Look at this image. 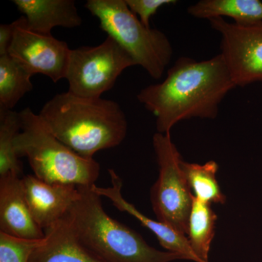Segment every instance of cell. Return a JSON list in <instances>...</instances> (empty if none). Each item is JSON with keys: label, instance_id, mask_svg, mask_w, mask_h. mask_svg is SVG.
Returning <instances> with one entry per match:
<instances>
[{"label": "cell", "instance_id": "cell-1", "mask_svg": "<svg viewBox=\"0 0 262 262\" xmlns=\"http://www.w3.org/2000/svg\"><path fill=\"white\" fill-rule=\"evenodd\" d=\"M234 88L220 53L203 61L183 56L165 80L141 90L137 99L156 117L157 132L170 134L183 120H214L221 103Z\"/></svg>", "mask_w": 262, "mask_h": 262}, {"label": "cell", "instance_id": "cell-2", "mask_svg": "<svg viewBox=\"0 0 262 262\" xmlns=\"http://www.w3.org/2000/svg\"><path fill=\"white\" fill-rule=\"evenodd\" d=\"M39 116L58 140L88 159L98 151L120 145L127 136L122 108L102 98L81 97L67 91L53 96Z\"/></svg>", "mask_w": 262, "mask_h": 262}, {"label": "cell", "instance_id": "cell-3", "mask_svg": "<svg viewBox=\"0 0 262 262\" xmlns=\"http://www.w3.org/2000/svg\"><path fill=\"white\" fill-rule=\"evenodd\" d=\"M91 187H78L80 198L67 215L82 244L101 261L185 260L178 253L151 247L134 229L112 218L103 209L101 196Z\"/></svg>", "mask_w": 262, "mask_h": 262}, {"label": "cell", "instance_id": "cell-4", "mask_svg": "<svg viewBox=\"0 0 262 262\" xmlns=\"http://www.w3.org/2000/svg\"><path fill=\"white\" fill-rule=\"evenodd\" d=\"M21 128L15 139L19 158L28 160L34 176L49 184L95 185L100 165L76 153L48 130L39 115L30 108L19 113Z\"/></svg>", "mask_w": 262, "mask_h": 262}, {"label": "cell", "instance_id": "cell-5", "mask_svg": "<svg viewBox=\"0 0 262 262\" xmlns=\"http://www.w3.org/2000/svg\"><path fill=\"white\" fill-rule=\"evenodd\" d=\"M84 7L136 65L155 80L163 77L173 54L171 43L163 32L145 27L129 9L125 0H89Z\"/></svg>", "mask_w": 262, "mask_h": 262}, {"label": "cell", "instance_id": "cell-6", "mask_svg": "<svg viewBox=\"0 0 262 262\" xmlns=\"http://www.w3.org/2000/svg\"><path fill=\"white\" fill-rule=\"evenodd\" d=\"M152 144L159 167L150 190L153 211L158 221L187 236L193 194L181 166L182 156L170 134L157 132Z\"/></svg>", "mask_w": 262, "mask_h": 262}, {"label": "cell", "instance_id": "cell-7", "mask_svg": "<svg viewBox=\"0 0 262 262\" xmlns=\"http://www.w3.org/2000/svg\"><path fill=\"white\" fill-rule=\"evenodd\" d=\"M134 66L130 55L108 36L96 47L72 49L66 76L68 91L81 97L101 98L122 72Z\"/></svg>", "mask_w": 262, "mask_h": 262}, {"label": "cell", "instance_id": "cell-8", "mask_svg": "<svg viewBox=\"0 0 262 262\" xmlns=\"http://www.w3.org/2000/svg\"><path fill=\"white\" fill-rule=\"evenodd\" d=\"M220 34L221 56L236 87L262 82V20L228 21L209 20Z\"/></svg>", "mask_w": 262, "mask_h": 262}, {"label": "cell", "instance_id": "cell-9", "mask_svg": "<svg viewBox=\"0 0 262 262\" xmlns=\"http://www.w3.org/2000/svg\"><path fill=\"white\" fill-rule=\"evenodd\" d=\"M14 35L8 54L20 62L32 75L41 74L53 82L66 79L71 50L52 34L29 29L24 15L13 22Z\"/></svg>", "mask_w": 262, "mask_h": 262}, {"label": "cell", "instance_id": "cell-10", "mask_svg": "<svg viewBox=\"0 0 262 262\" xmlns=\"http://www.w3.org/2000/svg\"><path fill=\"white\" fill-rule=\"evenodd\" d=\"M21 179L33 218L43 230L68 214L80 196V189L73 184H49L34 175Z\"/></svg>", "mask_w": 262, "mask_h": 262}, {"label": "cell", "instance_id": "cell-11", "mask_svg": "<svg viewBox=\"0 0 262 262\" xmlns=\"http://www.w3.org/2000/svg\"><path fill=\"white\" fill-rule=\"evenodd\" d=\"M0 232L27 239L44 238L24 194L22 179L16 174L0 177Z\"/></svg>", "mask_w": 262, "mask_h": 262}, {"label": "cell", "instance_id": "cell-12", "mask_svg": "<svg viewBox=\"0 0 262 262\" xmlns=\"http://www.w3.org/2000/svg\"><path fill=\"white\" fill-rule=\"evenodd\" d=\"M108 173L111 179V187H100L95 184L91 188L96 194L108 198L117 209L132 215L140 222L141 225L149 229L156 236L160 246L166 251L182 255L188 261L203 262L193 251L185 234L177 232L163 222L151 220L139 211L135 206L122 196V179L113 169H108Z\"/></svg>", "mask_w": 262, "mask_h": 262}, {"label": "cell", "instance_id": "cell-13", "mask_svg": "<svg viewBox=\"0 0 262 262\" xmlns=\"http://www.w3.org/2000/svg\"><path fill=\"white\" fill-rule=\"evenodd\" d=\"M44 231V241L29 262H102L82 244L68 215Z\"/></svg>", "mask_w": 262, "mask_h": 262}, {"label": "cell", "instance_id": "cell-14", "mask_svg": "<svg viewBox=\"0 0 262 262\" xmlns=\"http://www.w3.org/2000/svg\"><path fill=\"white\" fill-rule=\"evenodd\" d=\"M13 3L24 14L29 28L36 32L51 34L55 27L72 29L82 24L74 0H13Z\"/></svg>", "mask_w": 262, "mask_h": 262}, {"label": "cell", "instance_id": "cell-15", "mask_svg": "<svg viewBox=\"0 0 262 262\" xmlns=\"http://www.w3.org/2000/svg\"><path fill=\"white\" fill-rule=\"evenodd\" d=\"M191 16L208 19L228 18L233 21L262 20V2L259 0H201L187 8Z\"/></svg>", "mask_w": 262, "mask_h": 262}, {"label": "cell", "instance_id": "cell-16", "mask_svg": "<svg viewBox=\"0 0 262 262\" xmlns=\"http://www.w3.org/2000/svg\"><path fill=\"white\" fill-rule=\"evenodd\" d=\"M216 220L217 215L211 203L200 201L193 195L187 237L193 251L203 262H209Z\"/></svg>", "mask_w": 262, "mask_h": 262}, {"label": "cell", "instance_id": "cell-17", "mask_svg": "<svg viewBox=\"0 0 262 262\" xmlns=\"http://www.w3.org/2000/svg\"><path fill=\"white\" fill-rule=\"evenodd\" d=\"M32 74L10 55L0 56V108L13 110L33 89Z\"/></svg>", "mask_w": 262, "mask_h": 262}, {"label": "cell", "instance_id": "cell-18", "mask_svg": "<svg viewBox=\"0 0 262 262\" xmlns=\"http://www.w3.org/2000/svg\"><path fill=\"white\" fill-rule=\"evenodd\" d=\"M181 166L193 195L205 203L225 204L226 196L216 179L219 170L216 162L210 160L201 165L182 160Z\"/></svg>", "mask_w": 262, "mask_h": 262}, {"label": "cell", "instance_id": "cell-19", "mask_svg": "<svg viewBox=\"0 0 262 262\" xmlns=\"http://www.w3.org/2000/svg\"><path fill=\"white\" fill-rule=\"evenodd\" d=\"M21 128L19 113L0 108V177L20 176L23 165L15 148V139Z\"/></svg>", "mask_w": 262, "mask_h": 262}, {"label": "cell", "instance_id": "cell-20", "mask_svg": "<svg viewBox=\"0 0 262 262\" xmlns=\"http://www.w3.org/2000/svg\"><path fill=\"white\" fill-rule=\"evenodd\" d=\"M44 238H21L0 232V262H29Z\"/></svg>", "mask_w": 262, "mask_h": 262}, {"label": "cell", "instance_id": "cell-21", "mask_svg": "<svg viewBox=\"0 0 262 262\" xmlns=\"http://www.w3.org/2000/svg\"><path fill=\"white\" fill-rule=\"evenodd\" d=\"M129 9L136 16H139L141 23L150 27V19L156 14L158 10L165 5L176 4V0H125Z\"/></svg>", "mask_w": 262, "mask_h": 262}, {"label": "cell", "instance_id": "cell-22", "mask_svg": "<svg viewBox=\"0 0 262 262\" xmlns=\"http://www.w3.org/2000/svg\"><path fill=\"white\" fill-rule=\"evenodd\" d=\"M14 35L13 24L0 25V56L8 54Z\"/></svg>", "mask_w": 262, "mask_h": 262}]
</instances>
